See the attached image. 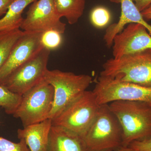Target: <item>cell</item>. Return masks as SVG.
Returning a JSON list of instances; mask_svg holds the SVG:
<instances>
[{
	"mask_svg": "<svg viewBox=\"0 0 151 151\" xmlns=\"http://www.w3.org/2000/svg\"><path fill=\"white\" fill-rule=\"evenodd\" d=\"M52 121L47 119L17 130L19 139L24 140L30 151H48L50 132Z\"/></svg>",
	"mask_w": 151,
	"mask_h": 151,
	"instance_id": "cell-13",
	"label": "cell"
},
{
	"mask_svg": "<svg viewBox=\"0 0 151 151\" xmlns=\"http://www.w3.org/2000/svg\"><path fill=\"white\" fill-rule=\"evenodd\" d=\"M50 50L44 47L14 71L1 84L22 96L44 79Z\"/></svg>",
	"mask_w": 151,
	"mask_h": 151,
	"instance_id": "cell-7",
	"label": "cell"
},
{
	"mask_svg": "<svg viewBox=\"0 0 151 151\" xmlns=\"http://www.w3.org/2000/svg\"><path fill=\"white\" fill-rule=\"evenodd\" d=\"M82 138L87 151H108L123 147L122 127L108 104L100 105L97 116Z\"/></svg>",
	"mask_w": 151,
	"mask_h": 151,
	"instance_id": "cell-3",
	"label": "cell"
},
{
	"mask_svg": "<svg viewBox=\"0 0 151 151\" xmlns=\"http://www.w3.org/2000/svg\"><path fill=\"white\" fill-rule=\"evenodd\" d=\"M110 1L121 5V14L118 22L110 25L104 35L106 45L110 47L113 45V39L121 32L127 24L132 23L140 24L147 29L151 35V25L143 17L142 14L137 8L133 0H110Z\"/></svg>",
	"mask_w": 151,
	"mask_h": 151,
	"instance_id": "cell-12",
	"label": "cell"
},
{
	"mask_svg": "<svg viewBox=\"0 0 151 151\" xmlns=\"http://www.w3.org/2000/svg\"><path fill=\"white\" fill-rule=\"evenodd\" d=\"M53 87L44 79L22 95L14 117L20 119L23 127L48 119L54 102Z\"/></svg>",
	"mask_w": 151,
	"mask_h": 151,
	"instance_id": "cell-5",
	"label": "cell"
},
{
	"mask_svg": "<svg viewBox=\"0 0 151 151\" xmlns=\"http://www.w3.org/2000/svg\"><path fill=\"white\" fill-rule=\"evenodd\" d=\"M112 19L110 11L103 6H97L90 13L89 19L91 24L96 28L102 29L109 24Z\"/></svg>",
	"mask_w": 151,
	"mask_h": 151,
	"instance_id": "cell-19",
	"label": "cell"
},
{
	"mask_svg": "<svg viewBox=\"0 0 151 151\" xmlns=\"http://www.w3.org/2000/svg\"><path fill=\"white\" fill-rule=\"evenodd\" d=\"M42 33L24 31L12 50L6 61L0 68V85L17 68L31 59L43 48L41 42Z\"/></svg>",
	"mask_w": 151,
	"mask_h": 151,
	"instance_id": "cell-10",
	"label": "cell"
},
{
	"mask_svg": "<svg viewBox=\"0 0 151 151\" xmlns=\"http://www.w3.org/2000/svg\"><path fill=\"white\" fill-rule=\"evenodd\" d=\"M14 0H0V17L4 15Z\"/></svg>",
	"mask_w": 151,
	"mask_h": 151,
	"instance_id": "cell-24",
	"label": "cell"
},
{
	"mask_svg": "<svg viewBox=\"0 0 151 151\" xmlns=\"http://www.w3.org/2000/svg\"><path fill=\"white\" fill-rule=\"evenodd\" d=\"M57 12L69 24H75L83 15L86 0H53Z\"/></svg>",
	"mask_w": 151,
	"mask_h": 151,
	"instance_id": "cell-16",
	"label": "cell"
},
{
	"mask_svg": "<svg viewBox=\"0 0 151 151\" xmlns=\"http://www.w3.org/2000/svg\"><path fill=\"white\" fill-rule=\"evenodd\" d=\"M92 91L100 105L117 100H129L144 102L151 106V87L100 75Z\"/></svg>",
	"mask_w": 151,
	"mask_h": 151,
	"instance_id": "cell-8",
	"label": "cell"
},
{
	"mask_svg": "<svg viewBox=\"0 0 151 151\" xmlns=\"http://www.w3.org/2000/svg\"><path fill=\"white\" fill-rule=\"evenodd\" d=\"M108 151H135L131 148L129 147H122L120 148L117 149V150H113Z\"/></svg>",
	"mask_w": 151,
	"mask_h": 151,
	"instance_id": "cell-26",
	"label": "cell"
},
{
	"mask_svg": "<svg viewBox=\"0 0 151 151\" xmlns=\"http://www.w3.org/2000/svg\"><path fill=\"white\" fill-rule=\"evenodd\" d=\"M135 5L140 12L147 9L151 4V0H133Z\"/></svg>",
	"mask_w": 151,
	"mask_h": 151,
	"instance_id": "cell-23",
	"label": "cell"
},
{
	"mask_svg": "<svg viewBox=\"0 0 151 151\" xmlns=\"http://www.w3.org/2000/svg\"><path fill=\"white\" fill-rule=\"evenodd\" d=\"M22 96L0 85V107L8 115H13L21 102Z\"/></svg>",
	"mask_w": 151,
	"mask_h": 151,
	"instance_id": "cell-18",
	"label": "cell"
},
{
	"mask_svg": "<svg viewBox=\"0 0 151 151\" xmlns=\"http://www.w3.org/2000/svg\"><path fill=\"white\" fill-rule=\"evenodd\" d=\"M0 151H30L24 140L19 139L18 143L14 142L0 137Z\"/></svg>",
	"mask_w": 151,
	"mask_h": 151,
	"instance_id": "cell-21",
	"label": "cell"
},
{
	"mask_svg": "<svg viewBox=\"0 0 151 151\" xmlns=\"http://www.w3.org/2000/svg\"><path fill=\"white\" fill-rule=\"evenodd\" d=\"M37 0H14L7 12L0 19V32L20 29L24 19L22 14L28 6Z\"/></svg>",
	"mask_w": 151,
	"mask_h": 151,
	"instance_id": "cell-15",
	"label": "cell"
},
{
	"mask_svg": "<svg viewBox=\"0 0 151 151\" xmlns=\"http://www.w3.org/2000/svg\"><path fill=\"white\" fill-rule=\"evenodd\" d=\"M108 105L122 127V147H128L134 141L151 139L150 105L129 100H117Z\"/></svg>",
	"mask_w": 151,
	"mask_h": 151,
	"instance_id": "cell-1",
	"label": "cell"
},
{
	"mask_svg": "<svg viewBox=\"0 0 151 151\" xmlns=\"http://www.w3.org/2000/svg\"><path fill=\"white\" fill-rule=\"evenodd\" d=\"M48 151H87L83 138L60 126H52Z\"/></svg>",
	"mask_w": 151,
	"mask_h": 151,
	"instance_id": "cell-14",
	"label": "cell"
},
{
	"mask_svg": "<svg viewBox=\"0 0 151 151\" xmlns=\"http://www.w3.org/2000/svg\"><path fill=\"white\" fill-rule=\"evenodd\" d=\"M135 151H151V139L132 142L128 146Z\"/></svg>",
	"mask_w": 151,
	"mask_h": 151,
	"instance_id": "cell-22",
	"label": "cell"
},
{
	"mask_svg": "<svg viewBox=\"0 0 151 151\" xmlns=\"http://www.w3.org/2000/svg\"><path fill=\"white\" fill-rule=\"evenodd\" d=\"M23 32L20 29L0 32V68L6 61L14 46Z\"/></svg>",
	"mask_w": 151,
	"mask_h": 151,
	"instance_id": "cell-17",
	"label": "cell"
},
{
	"mask_svg": "<svg viewBox=\"0 0 151 151\" xmlns=\"http://www.w3.org/2000/svg\"><path fill=\"white\" fill-rule=\"evenodd\" d=\"M62 34L54 30H49L42 33L41 42L44 47L50 50L58 48L62 42Z\"/></svg>",
	"mask_w": 151,
	"mask_h": 151,
	"instance_id": "cell-20",
	"label": "cell"
},
{
	"mask_svg": "<svg viewBox=\"0 0 151 151\" xmlns=\"http://www.w3.org/2000/svg\"><path fill=\"white\" fill-rule=\"evenodd\" d=\"M100 75L151 87V48L107 60L103 63Z\"/></svg>",
	"mask_w": 151,
	"mask_h": 151,
	"instance_id": "cell-2",
	"label": "cell"
},
{
	"mask_svg": "<svg viewBox=\"0 0 151 151\" xmlns=\"http://www.w3.org/2000/svg\"><path fill=\"white\" fill-rule=\"evenodd\" d=\"M45 79L53 87L54 102L48 119L58 117L78 97L81 96L92 81L86 74L77 75L70 72L47 70Z\"/></svg>",
	"mask_w": 151,
	"mask_h": 151,
	"instance_id": "cell-4",
	"label": "cell"
},
{
	"mask_svg": "<svg viewBox=\"0 0 151 151\" xmlns=\"http://www.w3.org/2000/svg\"><path fill=\"white\" fill-rule=\"evenodd\" d=\"M100 106L93 91L86 90L52 120V125L64 127L83 137L97 116Z\"/></svg>",
	"mask_w": 151,
	"mask_h": 151,
	"instance_id": "cell-6",
	"label": "cell"
},
{
	"mask_svg": "<svg viewBox=\"0 0 151 151\" xmlns=\"http://www.w3.org/2000/svg\"><path fill=\"white\" fill-rule=\"evenodd\" d=\"M140 24L132 23L127 24L113 38V58H119L151 48V35Z\"/></svg>",
	"mask_w": 151,
	"mask_h": 151,
	"instance_id": "cell-11",
	"label": "cell"
},
{
	"mask_svg": "<svg viewBox=\"0 0 151 151\" xmlns=\"http://www.w3.org/2000/svg\"><path fill=\"white\" fill-rule=\"evenodd\" d=\"M60 19L53 0H37L31 4L20 29L23 31L31 32L54 30L63 34L66 24Z\"/></svg>",
	"mask_w": 151,
	"mask_h": 151,
	"instance_id": "cell-9",
	"label": "cell"
},
{
	"mask_svg": "<svg viewBox=\"0 0 151 151\" xmlns=\"http://www.w3.org/2000/svg\"><path fill=\"white\" fill-rule=\"evenodd\" d=\"M141 14L146 21L151 20V4L147 9L141 12Z\"/></svg>",
	"mask_w": 151,
	"mask_h": 151,
	"instance_id": "cell-25",
	"label": "cell"
}]
</instances>
